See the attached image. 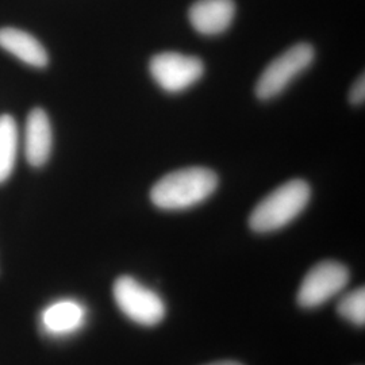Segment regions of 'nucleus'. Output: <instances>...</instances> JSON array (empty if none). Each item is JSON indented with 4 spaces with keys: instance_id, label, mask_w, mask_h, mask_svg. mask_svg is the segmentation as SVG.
Returning a JSON list of instances; mask_svg holds the SVG:
<instances>
[{
    "instance_id": "0eeeda50",
    "label": "nucleus",
    "mask_w": 365,
    "mask_h": 365,
    "mask_svg": "<svg viewBox=\"0 0 365 365\" xmlns=\"http://www.w3.org/2000/svg\"><path fill=\"white\" fill-rule=\"evenodd\" d=\"M235 15V0H197L188 11V19L197 33L218 36L233 24Z\"/></svg>"
},
{
    "instance_id": "1a4fd4ad",
    "label": "nucleus",
    "mask_w": 365,
    "mask_h": 365,
    "mask_svg": "<svg viewBox=\"0 0 365 365\" xmlns=\"http://www.w3.org/2000/svg\"><path fill=\"white\" fill-rule=\"evenodd\" d=\"M42 331L52 337L76 333L86 322V309L76 300H57L41 314Z\"/></svg>"
},
{
    "instance_id": "7ed1b4c3",
    "label": "nucleus",
    "mask_w": 365,
    "mask_h": 365,
    "mask_svg": "<svg viewBox=\"0 0 365 365\" xmlns=\"http://www.w3.org/2000/svg\"><path fill=\"white\" fill-rule=\"evenodd\" d=\"M113 295L119 310L141 327H156L165 318L164 300L131 276L118 277L113 286Z\"/></svg>"
},
{
    "instance_id": "f257e3e1",
    "label": "nucleus",
    "mask_w": 365,
    "mask_h": 365,
    "mask_svg": "<svg viewBox=\"0 0 365 365\" xmlns=\"http://www.w3.org/2000/svg\"><path fill=\"white\" fill-rule=\"evenodd\" d=\"M218 176L214 170L191 167L170 172L150 191L152 203L161 210L191 209L215 192Z\"/></svg>"
},
{
    "instance_id": "f03ea898",
    "label": "nucleus",
    "mask_w": 365,
    "mask_h": 365,
    "mask_svg": "<svg viewBox=\"0 0 365 365\" xmlns=\"http://www.w3.org/2000/svg\"><path fill=\"white\" fill-rule=\"evenodd\" d=\"M312 196L307 182L294 179L276 188L252 211L249 226L256 233L276 232L294 221L306 206Z\"/></svg>"
},
{
    "instance_id": "423d86ee",
    "label": "nucleus",
    "mask_w": 365,
    "mask_h": 365,
    "mask_svg": "<svg viewBox=\"0 0 365 365\" xmlns=\"http://www.w3.org/2000/svg\"><path fill=\"white\" fill-rule=\"evenodd\" d=\"M153 80L165 92L179 93L197 83L205 73V64L194 56L165 52L156 54L149 64Z\"/></svg>"
},
{
    "instance_id": "20e7f679",
    "label": "nucleus",
    "mask_w": 365,
    "mask_h": 365,
    "mask_svg": "<svg viewBox=\"0 0 365 365\" xmlns=\"http://www.w3.org/2000/svg\"><path fill=\"white\" fill-rule=\"evenodd\" d=\"M314 58L315 51L310 43H298L282 53L262 71L256 84L257 98L268 101L280 95L294 78L313 64Z\"/></svg>"
},
{
    "instance_id": "4468645a",
    "label": "nucleus",
    "mask_w": 365,
    "mask_h": 365,
    "mask_svg": "<svg viewBox=\"0 0 365 365\" xmlns=\"http://www.w3.org/2000/svg\"><path fill=\"white\" fill-rule=\"evenodd\" d=\"M207 365H242L240 364V363H237V361H217V363H211V364Z\"/></svg>"
},
{
    "instance_id": "9b49d317",
    "label": "nucleus",
    "mask_w": 365,
    "mask_h": 365,
    "mask_svg": "<svg viewBox=\"0 0 365 365\" xmlns=\"http://www.w3.org/2000/svg\"><path fill=\"white\" fill-rule=\"evenodd\" d=\"M19 144L16 122L11 115L0 117V184L13 173Z\"/></svg>"
},
{
    "instance_id": "ddd939ff",
    "label": "nucleus",
    "mask_w": 365,
    "mask_h": 365,
    "mask_svg": "<svg viewBox=\"0 0 365 365\" xmlns=\"http://www.w3.org/2000/svg\"><path fill=\"white\" fill-rule=\"evenodd\" d=\"M365 99V80L364 75H361L357 78V81L353 84L351 95H349V101L352 105H363Z\"/></svg>"
},
{
    "instance_id": "9d476101",
    "label": "nucleus",
    "mask_w": 365,
    "mask_h": 365,
    "mask_svg": "<svg viewBox=\"0 0 365 365\" xmlns=\"http://www.w3.org/2000/svg\"><path fill=\"white\" fill-rule=\"evenodd\" d=\"M0 48L27 66L45 68L49 64V56L43 45L34 36L19 29L1 27Z\"/></svg>"
},
{
    "instance_id": "6e6552de",
    "label": "nucleus",
    "mask_w": 365,
    "mask_h": 365,
    "mask_svg": "<svg viewBox=\"0 0 365 365\" xmlns=\"http://www.w3.org/2000/svg\"><path fill=\"white\" fill-rule=\"evenodd\" d=\"M53 131L48 114L42 108L30 111L25 126V156L27 163L39 168L43 167L52 153Z\"/></svg>"
},
{
    "instance_id": "f8f14e48",
    "label": "nucleus",
    "mask_w": 365,
    "mask_h": 365,
    "mask_svg": "<svg viewBox=\"0 0 365 365\" xmlns=\"http://www.w3.org/2000/svg\"><path fill=\"white\" fill-rule=\"evenodd\" d=\"M339 315L356 327L365 325V291L364 287L356 288L346 294L337 306Z\"/></svg>"
},
{
    "instance_id": "39448f33",
    "label": "nucleus",
    "mask_w": 365,
    "mask_h": 365,
    "mask_svg": "<svg viewBox=\"0 0 365 365\" xmlns=\"http://www.w3.org/2000/svg\"><path fill=\"white\" fill-rule=\"evenodd\" d=\"M349 269L339 261L318 262L304 276L297 300L303 309L322 306L339 294L349 283Z\"/></svg>"
}]
</instances>
